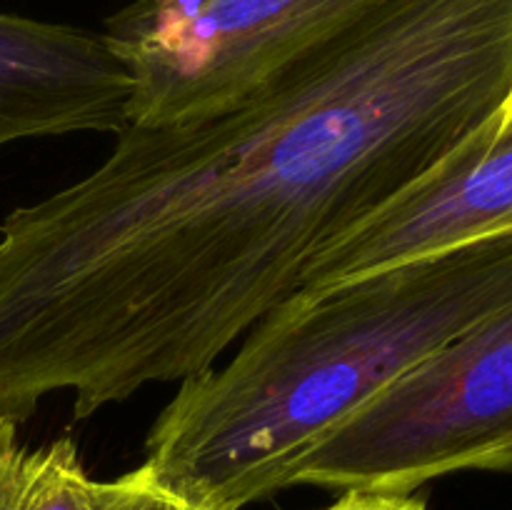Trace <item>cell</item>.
<instances>
[{
  "label": "cell",
  "mask_w": 512,
  "mask_h": 510,
  "mask_svg": "<svg viewBox=\"0 0 512 510\" xmlns=\"http://www.w3.org/2000/svg\"><path fill=\"white\" fill-rule=\"evenodd\" d=\"M512 93V0H388L233 108L133 125L0 225V418L205 373Z\"/></svg>",
  "instance_id": "obj_1"
},
{
  "label": "cell",
  "mask_w": 512,
  "mask_h": 510,
  "mask_svg": "<svg viewBox=\"0 0 512 510\" xmlns=\"http://www.w3.org/2000/svg\"><path fill=\"white\" fill-rule=\"evenodd\" d=\"M512 303V233L293 293L223 365L183 380L145 440L160 485L243 510L360 405Z\"/></svg>",
  "instance_id": "obj_2"
},
{
  "label": "cell",
  "mask_w": 512,
  "mask_h": 510,
  "mask_svg": "<svg viewBox=\"0 0 512 510\" xmlns=\"http://www.w3.org/2000/svg\"><path fill=\"white\" fill-rule=\"evenodd\" d=\"M460 470H512V303L360 405L293 485L408 495Z\"/></svg>",
  "instance_id": "obj_3"
},
{
  "label": "cell",
  "mask_w": 512,
  "mask_h": 510,
  "mask_svg": "<svg viewBox=\"0 0 512 510\" xmlns=\"http://www.w3.org/2000/svg\"><path fill=\"white\" fill-rule=\"evenodd\" d=\"M388 0H133L105 20L133 125L233 108Z\"/></svg>",
  "instance_id": "obj_4"
},
{
  "label": "cell",
  "mask_w": 512,
  "mask_h": 510,
  "mask_svg": "<svg viewBox=\"0 0 512 510\" xmlns=\"http://www.w3.org/2000/svg\"><path fill=\"white\" fill-rule=\"evenodd\" d=\"M512 233V120L503 113L378 213L320 250L295 293Z\"/></svg>",
  "instance_id": "obj_5"
},
{
  "label": "cell",
  "mask_w": 512,
  "mask_h": 510,
  "mask_svg": "<svg viewBox=\"0 0 512 510\" xmlns=\"http://www.w3.org/2000/svg\"><path fill=\"white\" fill-rule=\"evenodd\" d=\"M133 80L103 33L0 13V148L15 140L115 133Z\"/></svg>",
  "instance_id": "obj_6"
},
{
  "label": "cell",
  "mask_w": 512,
  "mask_h": 510,
  "mask_svg": "<svg viewBox=\"0 0 512 510\" xmlns=\"http://www.w3.org/2000/svg\"><path fill=\"white\" fill-rule=\"evenodd\" d=\"M0 418V510H103L108 480H93L73 440L25 448Z\"/></svg>",
  "instance_id": "obj_7"
},
{
  "label": "cell",
  "mask_w": 512,
  "mask_h": 510,
  "mask_svg": "<svg viewBox=\"0 0 512 510\" xmlns=\"http://www.w3.org/2000/svg\"><path fill=\"white\" fill-rule=\"evenodd\" d=\"M103 510H203L175 495L155 480L148 465H138L120 478L108 480Z\"/></svg>",
  "instance_id": "obj_8"
},
{
  "label": "cell",
  "mask_w": 512,
  "mask_h": 510,
  "mask_svg": "<svg viewBox=\"0 0 512 510\" xmlns=\"http://www.w3.org/2000/svg\"><path fill=\"white\" fill-rule=\"evenodd\" d=\"M325 510H425V503L413 493H365V490H343L333 505Z\"/></svg>",
  "instance_id": "obj_9"
},
{
  "label": "cell",
  "mask_w": 512,
  "mask_h": 510,
  "mask_svg": "<svg viewBox=\"0 0 512 510\" xmlns=\"http://www.w3.org/2000/svg\"><path fill=\"white\" fill-rule=\"evenodd\" d=\"M503 118L505 120H512V93H510L508 103H505V108H503Z\"/></svg>",
  "instance_id": "obj_10"
}]
</instances>
